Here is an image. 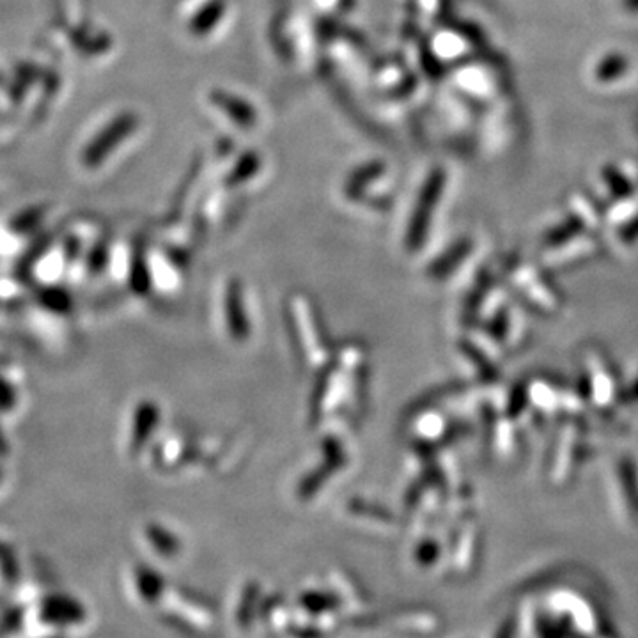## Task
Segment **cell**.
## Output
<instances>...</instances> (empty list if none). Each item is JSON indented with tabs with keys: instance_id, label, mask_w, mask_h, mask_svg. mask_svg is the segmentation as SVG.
I'll list each match as a JSON object with an SVG mask.
<instances>
[{
	"instance_id": "obj_1",
	"label": "cell",
	"mask_w": 638,
	"mask_h": 638,
	"mask_svg": "<svg viewBox=\"0 0 638 638\" xmlns=\"http://www.w3.org/2000/svg\"><path fill=\"white\" fill-rule=\"evenodd\" d=\"M41 619L48 626H71L82 623L86 612L78 601L66 596H52L41 603Z\"/></svg>"
}]
</instances>
